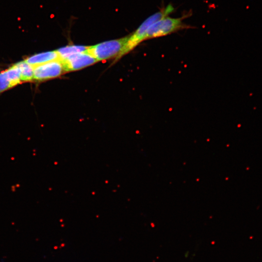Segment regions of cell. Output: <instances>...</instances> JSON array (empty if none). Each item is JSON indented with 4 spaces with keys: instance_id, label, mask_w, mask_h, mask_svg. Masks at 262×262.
<instances>
[{
    "instance_id": "6da1fadb",
    "label": "cell",
    "mask_w": 262,
    "mask_h": 262,
    "mask_svg": "<svg viewBox=\"0 0 262 262\" xmlns=\"http://www.w3.org/2000/svg\"><path fill=\"white\" fill-rule=\"evenodd\" d=\"M174 9L173 5L169 4L165 8L148 17L132 34L129 35L128 41L122 52L116 59H119L133 49L141 42L146 40V34L148 28L159 19L168 16L173 12Z\"/></svg>"
},
{
    "instance_id": "ba28073f",
    "label": "cell",
    "mask_w": 262,
    "mask_h": 262,
    "mask_svg": "<svg viewBox=\"0 0 262 262\" xmlns=\"http://www.w3.org/2000/svg\"><path fill=\"white\" fill-rule=\"evenodd\" d=\"M15 65L20 70L21 81L28 82L33 80V67L25 60L18 62Z\"/></svg>"
},
{
    "instance_id": "30bf717a",
    "label": "cell",
    "mask_w": 262,
    "mask_h": 262,
    "mask_svg": "<svg viewBox=\"0 0 262 262\" xmlns=\"http://www.w3.org/2000/svg\"><path fill=\"white\" fill-rule=\"evenodd\" d=\"M13 87L12 83L7 75L5 71L0 73V94Z\"/></svg>"
},
{
    "instance_id": "7a4b0ae2",
    "label": "cell",
    "mask_w": 262,
    "mask_h": 262,
    "mask_svg": "<svg viewBox=\"0 0 262 262\" xmlns=\"http://www.w3.org/2000/svg\"><path fill=\"white\" fill-rule=\"evenodd\" d=\"M128 38L129 35L90 46L86 51L97 61L106 60L115 57L116 59L122 52Z\"/></svg>"
},
{
    "instance_id": "9c48e42d",
    "label": "cell",
    "mask_w": 262,
    "mask_h": 262,
    "mask_svg": "<svg viewBox=\"0 0 262 262\" xmlns=\"http://www.w3.org/2000/svg\"><path fill=\"white\" fill-rule=\"evenodd\" d=\"M5 72L13 86L20 82V70L15 64L5 70Z\"/></svg>"
},
{
    "instance_id": "5b68a950",
    "label": "cell",
    "mask_w": 262,
    "mask_h": 262,
    "mask_svg": "<svg viewBox=\"0 0 262 262\" xmlns=\"http://www.w3.org/2000/svg\"><path fill=\"white\" fill-rule=\"evenodd\" d=\"M65 72L77 70L96 63L97 61L87 51L72 55L63 61Z\"/></svg>"
},
{
    "instance_id": "8992f818",
    "label": "cell",
    "mask_w": 262,
    "mask_h": 262,
    "mask_svg": "<svg viewBox=\"0 0 262 262\" xmlns=\"http://www.w3.org/2000/svg\"><path fill=\"white\" fill-rule=\"evenodd\" d=\"M58 59V53L56 50H54L35 54L27 58L25 61L33 67Z\"/></svg>"
},
{
    "instance_id": "3957f363",
    "label": "cell",
    "mask_w": 262,
    "mask_h": 262,
    "mask_svg": "<svg viewBox=\"0 0 262 262\" xmlns=\"http://www.w3.org/2000/svg\"><path fill=\"white\" fill-rule=\"evenodd\" d=\"M183 17L174 18L166 16L154 23L147 30L146 40L164 36L187 28Z\"/></svg>"
},
{
    "instance_id": "52a82bcc",
    "label": "cell",
    "mask_w": 262,
    "mask_h": 262,
    "mask_svg": "<svg viewBox=\"0 0 262 262\" xmlns=\"http://www.w3.org/2000/svg\"><path fill=\"white\" fill-rule=\"evenodd\" d=\"M88 47L78 45H69L56 50L59 59L63 61L76 54L86 52Z\"/></svg>"
},
{
    "instance_id": "277c9868",
    "label": "cell",
    "mask_w": 262,
    "mask_h": 262,
    "mask_svg": "<svg viewBox=\"0 0 262 262\" xmlns=\"http://www.w3.org/2000/svg\"><path fill=\"white\" fill-rule=\"evenodd\" d=\"M64 71L62 62L56 60L33 67V80L43 81L60 76Z\"/></svg>"
}]
</instances>
